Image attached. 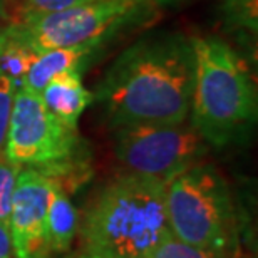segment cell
<instances>
[{"mask_svg": "<svg viewBox=\"0 0 258 258\" xmlns=\"http://www.w3.org/2000/svg\"><path fill=\"white\" fill-rule=\"evenodd\" d=\"M39 52L24 42L10 27L0 30V72L20 87Z\"/></svg>", "mask_w": 258, "mask_h": 258, "instance_id": "obj_12", "label": "cell"}, {"mask_svg": "<svg viewBox=\"0 0 258 258\" xmlns=\"http://www.w3.org/2000/svg\"><path fill=\"white\" fill-rule=\"evenodd\" d=\"M82 141L76 127L64 124L44 106L40 94L20 86L15 89L4 154L20 166L49 174L64 188L79 179Z\"/></svg>", "mask_w": 258, "mask_h": 258, "instance_id": "obj_5", "label": "cell"}, {"mask_svg": "<svg viewBox=\"0 0 258 258\" xmlns=\"http://www.w3.org/2000/svg\"><path fill=\"white\" fill-rule=\"evenodd\" d=\"M15 89L17 87H15L14 82L0 72V153H4L10 116H12Z\"/></svg>", "mask_w": 258, "mask_h": 258, "instance_id": "obj_15", "label": "cell"}, {"mask_svg": "<svg viewBox=\"0 0 258 258\" xmlns=\"http://www.w3.org/2000/svg\"><path fill=\"white\" fill-rule=\"evenodd\" d=\"M44 106L64 124L76 127L94 94L82 84V72H62L40 91Z\"/></svg>", "mask_w": 258, "mask_h": 258, "instance_id": "obj_9", "label": "cell"}, {"mask_svg": "<svg viewBox=\"0 0 258 258\" xmlns=\"http://www.w3.org/2000/svg\"><path fill=\"white\" fill-rule=\"evenodd\" d=\"M139 4L133 0H92L49 14H24L9 25L35 52L102 44L134 19Z\"/></svg>", "mask_w": 258, "mask_h": 258, "instance_id": "obj_6", "label": "cell"}, {"mask_svg": "<svg viewBox=\"0 0 258 258\" xmlns=\"http://www.w3.org/2000/svg\"><path fill=\"white\" fill-rule=\"evenodd\" d=\"M79 228L87 255L149 258L171 235L166 183L126 171L92 198Z\"/></svg>", "mask_w": 258, "mask_h": 258, "instance_id": "obj_2", "label": "cell"}, {"mask_svg": "<svg viewBox=\"0 0 258 258\" xmlns=\"http://www.w3.org/2000/svg\"><path fill=\"white\" fill-rule=\"evenodd\" d=\"M191 124H129L114 127V153L126 171L168 183L208 153Z\"/></svg>", "mask_w": 258, "mask_h": 258, "instance_id": "obj_7", "label": "cell"}, {"mask_svg": "<svg viewBox=\"0 0 258 258\" xmlns=\"http://www.w3.org/2000/svg\"><path fill=\"white\" fill-rule=\"evenodd\" d=\"M79 230V213L69 198V193L57 184L54 188L45 218V233L50 253H64L74 243Z\"/></svg>", "mask_w": 258, "mask_h": 258, "instance_id": "obj_11", "label": "cell"}, {"mask_svg": "<svg viewBox=\"0 0 258 258\" xmlns=\"http://www.w3.org/2000/svg\"><path fill=\"white\" fill-rule=\"evenodd\" d=\"M77 258H101V256H94V255H82V256H77Z\"/></svg>", "mask_w": 258, "mask_h": 258, "instance_id": "obj_19", "label": "cell"}, {"mask_svg": "<svg viewBox=\"0 0 258 258\" xmlns=\"http://www.w3.org/2000/svg\"><path fill=\"white\" fill-rule=\"evenodd\" d=\"M195 54L189 119L208 146L225 148L251 131L258 116L255 81L233 47L216 37L191 39Z\"/></svg>", "mask_w": 258, "mask_h": 258, "instance_id": "obj_3", "label": "cell"}, {"mask_svg": "<svg viewBox=\"0 0 258 258\" xmlns=\"http://www.w3.org/2000/svg\"><path fill=\"white\" fill-rule=\"evenodd\" d=\"M149 258H225L213 251L198 248L189 243L174 238L173 235H168L161 243H159Z\"/></svg>", "mask_w": 258, "mask_h": 258, "instance_id": "obj_14", "label": "cell"}, {"mask_svg": "<svg viewBox=\"0 0 258 258\" xmlns=\"http://www.w3.org/2000/svg\"><path fill=\"white\" fill-rule=\"evenodd\" d=\"M256 2L258 0H226V14L240 27L256 32Z\"/></svg>", "mask_w": 258, "mask_h": 258, "instance_id": "obj_16", "label": "cell"}, {"mask_svg": "<svg viewBox=\"0 0 258 258\" xmlns=\"http://www.w3.org/2000/svg\"><path fill=\"white\" fill-rule=\"evenodd\" d=\"M22 166L0 153V223L9 226L10 208H12V200L15 191V183Z\"/></svg>", "mask_w": 258, "mask_h": 258, "instance_id": "obj_13", "label": "cell"}, {"mask_svg": "<svg viewBox=\"0 0 258 258\" xmlns=\"http://www.w3.org/2000/svg\"><path fill=\"white\" fill-rule=\"evenodd\" d=\"M25 9L24 14H49L59 12V10L74 7L92 0H20Z\"/></svg>", "mask_w": 258, "mask_h": 258, "instance_id": "obj_17", "label": "cell"}, {"mask_svg": "<svg viewBox=\"0 0 258 258\" xmlns=\"http://www.w3.org/2000/svg\"><path fill=\"white\" fill-rule=\"evenodd\" d=\"M195 77L191 40L148 35L117 57L96 89L112 127L179 124L189 116Z\"/></svg>", "mask_w": 258, "mask_h": 258, "instance_id": "obj_1", "label": "cell"}, {"mask_svg": "<svg viewBox=\"0 0 258 258\" xmlns=\"http://www.w3.org/2000/svg\"><path fill=\"white\" fill-rule=\"evenodd\" d=\"M0 258H15L10 230L4 223H0Z\"/></svg>", "mask_w": 258, "mask_h": 258, "instance_id": "obj_18", "label": "cell"}, {"mask_svg": "<svg viewBox=\"0 0 258 258\" xmlns=\"http://www.w3.org/2000/svg\"><path fill=\"white\" fill-rule=\"evenodd\" d=\"M2 7H4V0H0V12H2Z\"/></svg>", "mask_w": 258, "mask_h": 258, "instance_id": "obj_20", "label": "cell"}, {"mask_svg": "<svg viewBox=\"0 0 258 258\" xmlns=\"http://www.w3.org/2000/svg\"><path fill=\"white\" fill-rule=\"evenodd\" d=\"M102 44H84L77 47L52 49L40 52L22 82L24 87L37 92L49 84L50 79L62 72H84L92 57L99 52Z\"/></svg>", "mask_w": 258, "mask_h": 258, "instance_id": "obj_10", "label": "cell"}, {"mask_svg": "<svg viewBox=\"0 0 258 258\" xmlns=\"http://www.w3.org/2000/svg\"><path fill=\"white\" fill-rule=\"evenodd\" d=\"M133 2H138L139 4V2H146V0H133Z\"/></svg>", "mask_w": 258, "mask_h": 258, "instance_id": "obj_21", "label": "cell"}, {"mask_svg": "<svg viewBox=\"0 0 258 258\" xmlns=\"http://www.w3.org/2000/svg\"><path fill=\"white\" fill-rule=\"evenodd\" d=\"M166 215L174 238L228 258L238 245V213L225 178L198 161L166 183Z\"/></svg>", "mask_w": 258, "mask_h": 258, "instance_id": "obj_4", "label": "cell"}, {"mask_svg": "<svg viewBox=\"0 0 258 258\" xmlns=\"http://www.w3.org/2000/svg\"><path fill=\"white\" fill-rule=\"evenodd\" d=\"M57 184L54 178L35 168L20 169L9 216L15 258H49L52 255L45 233V218Z\"/></svg>", "mask_w": 258, "mask_h": 258, "instance_id": "obj_8", "label": "cell"}]
</instances>
